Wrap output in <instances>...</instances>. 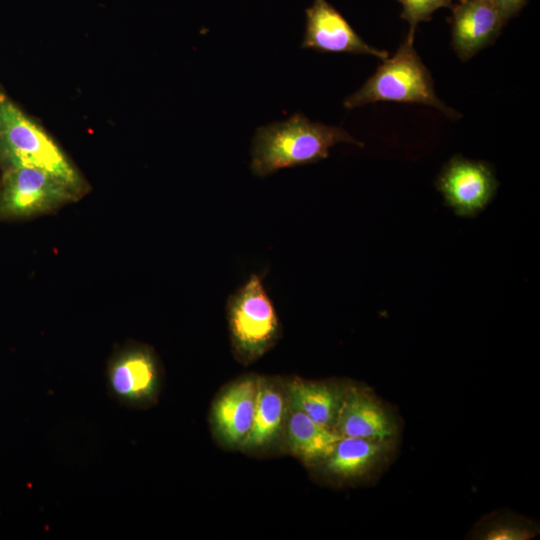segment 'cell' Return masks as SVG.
<instances>
[{
  "label": "cell",
  "instance_id": "cell-1",
  "mask_svg": "<svg viewBox=\"0 0 540 540\" xmlns=\"http://www.w3.org/2000/svg\"><path fill=\"white\" fill-rule=\"evenodd\" d=\"M339 143L363 147L338 126L312 122L303 114L257 128L251 146L250 168L257 177H266L281 169L312 164L329 156Z\"/></svg>",
  "mask_w": 540,
  "mask_h": 540
},
{
  "label": "cell",
  "instance_id": "cell-2",
  "mask_svg": "<svg viewBox=\"0 0 540 540\" xmlns=\"http://www.w3.org/2000/svg\"><path fill=\"white\" fill-rule=\"evenodd\" d=\"M14 166L43 170L80 197L90 188L77 166L46 129L0 91V167Z\"/></svg>",
  "mask_w": 540,
  "mask_h": 540
},
{
  "label": "cell",
  "instance_id": "cell-3",
  "mask_svg": "<svg viewBox=\"0 0 540 540\" xmlns=\"http://www.w3.org/2000/svg\"><path fill=\"white\" fill-rule=\"evenodd\" d=\"M382 61L374 74L344 100L345 108L397 102L430 106L451 119L460 117L437 96L431 74L414 48V37L407 34L393 56Z\"/></svg>",
  "mask_w": 540,
  "mask_h": 540
},
{
  "label": "cell",
  "instance_id": "cell-4",
  "mask_svg": "<svg viewBox=\"0 0 540 540\" xmlns=\"http://www.w3.org/2000/svg\"><path fill=\"white\" fill-rule=\"evenodd\" d=\"M226 309L234 350L244 361L259 358L276 342L279 318L257 274L229 296Z\"/></svg>",
  "mask_w": 540,
  "mask_h": 540
},
{
  "label": "cell",
  "instance_id": "cell-5",
  "mask_svg": "<svg viewBox=\"0 0 540 540\" xmlns=\"http://www.w3.org/2000/svg\"><path fill=\"white\" fill-rule=\"evenodd\" d=\"M81 198L51 174L29 166L2 169L0 219H23L52 212Z\"/></svg>",
  "mask_w": 540,
  "mask_h": 540
},
{
  "label": "cell",
  "instance_id": "cell-6",
  "mask_svg": "<svg viewBox=\"0 0 540 540\" xmlns=\"http://www.w3.org/2000/svg\"><path fill=\"white\" fill-rule=\"evenodd\" d=\"M436 187L445 204L460 217H474L493 200L498 180L492 166L455 155L441 169Z\"/></svg>",
  "mask_w": 540,
  "mask_h": 540
},
{
  "label": "cell",
  "instance_id": "cell-7",
  "mask_svg": "<svg viewBox=\"0 0 540 540\" xmlns=\"http://www.w3.org/2000/svg\"><path fill=\"white\" fill-rule=\"evenodd\" d=\"M106 376L110 394L125 406H146L158 393L159 365L153 351L144 345L117 350L109 359Z\"/></svg>",
  "mask_w": 540,
  "mask_h": 540
},
{
  "label": "cell",
  "instance_id": "cell-8",
  "mask_svg": "<svg viewBox=\"0 0 540 540\" xmlns=\"http://www.w3.org/2000/svg\"><path fill=\"white\" fill-rule=\"evenodd\" d=\"M306 25L303 49L321 53L361 54L386 59V50L366 43L346 18L327 0H314L305 10Z\"/></svg>",
  "mask_w": 540,
  "mask_h": 540
},
{
  "label": "cell",
  "instance_id": "cell-9",
  "mask_svg": "<svg viewBox=\"0 0 540 540\" xmlns=\"http://www.w3.org/2000/svg\"><path fill=\"white\" fill-rule=\"evenodd\" d=\"M451 10V45L464 62L492 44L505 25L490 0H454Z\"/></svg>",
  "mask_w": 540,
  "mask_h": 540
},
{
  "label": "cell",
  "instance_id": "cell-10",
  "mask_svg": "<svg viewBox=\"0 0 540 540\" xmlns=\"http://www.w3.org/2000/svg\"><path fill=\"white\" fill-rule=\"evenodd\" d=\"M333 430L342 437L390 439L398 433V422L371 392L347 386Z\"/></svg>",
  "mask_w": 540,
  "mask_h": 540
},
{
  "label": "cell",
  "instance_id": "cell-11",
  "mask_svg": "<svg viewBox=\"0 0 540 540\" xmlns=\"http://www.w3.org/2000/svg\"><path fill=\"white\" fill-rule=\"evenodd\" d=\"M395 449V438L341 437L324 459V470L338 479H355L383 467Z\"/></svg>",
  "mask_w": 540,
  "mask_h": 540
},
{
  "label": "cell",
  "instance_id": "cell-12",
  "mask_svg": "<svg viewBox=\"0 0 540 540\" xmlns=\"http://www.w3.org/2000/svg\"><path fill=\"white\" fill-rule=\"evenodd\" d=\"M258 380L246 378L228 387L212 408L214 426L228 444H242L254 418Z\"/></svg>",
  "mask_w": 540,
  "mask_h": 540
},
{
  "label": "cell",
  "instance_id": "cell-13",
  "mask_svg": "<svg viewBox=\"0 0 540 540\" xmlns=\"http://www.w3.org/2000/svg\"><path fill=\"white\" fill-rule=\"evenodd\" d=\"M346 388L334 383L294 379L288 386L290 408L333 429Z\"/></svg>",
  "mask_w": 540,
  "mask_h": 540
},
{
  "label": "cell",
  "instance_id": "cell-14",
  "mask_svg": "<svg viewBox=\"0 0 540 540\" xmlns=\"http://www.w3.org/2000/svg\"><path fill=\"white\" fill-rule=\"evenodd\" d=\"M287 434L292 451L306 462H322L342 437L295 409L288 418Z\"/></svg>",
  "mask_w": 540,
  "mask_h": 540
},
{
  "label": "cell",
  "instance_id": "cell-15",
  "mask_svg": "<svg viewBox=\"0 0 540 540\" xmlns=\"http://www.w3.org/2000/svg\"><path fill=\"white\" fill-rule=\"evenodd\" d=\"M285 415V400L275 386L258 380L252 427L242 442L247 448L269 443L280 431Z\"/></svg>",
  "mask_w": 540,
  "mask_h": 540
},
{
  "label": "cell",
  "instance_id": "cell-16",
  "mask_svg": "<svg viewBox=\"0 0 540 540\" xmlns=\"http://www.w3.org/2000/svg\"><path fill=\"white\" fill-rule=\"evenodd\" d=\"M535 535V527L527 521L504 515L482 522L476 533L484 540H527Z\"/></svg>",
  "mask_w": 540,
  "mask_h": 540
},
{
  "label": "cell",
  "instance_id": "cell-17",
  "mask_svg": "<svg viewBox=\"0 0 540 540\" xmlns=\"http://www.w3.org/2000/svg\"><path fill=\"white\" fill-rule=\"evenodd\" d=\"M402 5L401 18L409 24L408 35L415 37L419 23L429 21L440 8H450L454 0H398Z\"/></svg>",
  "mask_w": 540,
  "mask_h": 540
},
{
  "label": "cell",
  "instance_id": "cell-18",
  "mask_svg": "<svg viewBox=\"0 0 540 540\" xmlns=\"http://www.w3.org/2000/svg\"><path fill=\"white\" fill-rule=\"evenodd\" d=\"M499 11L505 24L515 17L529 0H490Z\"/></svg>",
  "mask_w": 540,
  "mask_h": 540
}]
</instances>
